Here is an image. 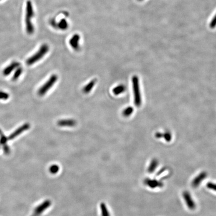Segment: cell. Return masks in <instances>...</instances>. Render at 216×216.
I'll use <instances>...</instances> for the list:
<instances>
[{
    "label": "cell",
    "instance_id": "obj_5",
    "mask_svg": "<svg viewBox=\"0 0 216 216\" xmlns=\"http://www.w3.org/2000/svg\"><path fill=\"white\" fill-rule=\"evenodd\" d=\"M183 197L188 209L190 210H195L196 205L189 192L185 191L183 192Z\"/></svg>",
    "mask_w": 216,
    "mask_h": 216
},
{
    "label": "cell",
    "instance_id": "obj_7",
    "mask_svg": "<svg viewBox=\"0 0 216 216\" xmlns=\"http://www.w3.org/2000/svg\"><path fill=\"white\" fill-rule=\"evenodd\" d=\"M30 128V125L29 123H25L24 125L18 128L14 132L12 133L8 137V140H12L16 137H18L20 134L23 133L25 131L29 130Z\"/></svg>",
    "mask_w": 216,
    "mask_h": 216
},
{
    "label": "cell",
    "instance_id": "obj_3",
    "mask_svg": "<svg viewBox=\"0 0 216 216\" xmlns=\"http://www.w3.org/2000/svg\"><path fill=\"white\" fill-rule=\"evenodd\" d=\"M132 81L134 92V103L136 106L139 107L141 105L142 100L138 78L136 76H134Z\"/></svg>",
    "mask_w": 216,
    "mask_h": 216
},
{
    "label": "cell",
    "instance_id": "obj_25",
    "mask_svg": "<svg viewBox=\"0 0 216 216\" xmlns=\"http://www.w3.org/2000/svg\"><path fill=\"white\" fill-rule=\"evenodd\" d=\"M50 24L54 28H57V24L58 23H57L56 20L54 19H52L50 21Z\"/></svg>",
    "mask_w": 216,
    "mask_h": 216
},
{
    "label": "cell",
    "instance_id": "obj_4",
    "mask_svg": "<svg viewBox=\"0 0 216 216\" xmlns=\"http://www.w3.org/2000/svg\"><path fill=\"white\" fill-rule=\"evenodd\" d=\"M58 77L56 74L51 75L48 81L40 87L38 90V94L39 96H43L46 94L49 90H50L54 84L57 82L58 80Z\"/></svg>",
    "mask_w": 216,
    "mask_h": 216
},
{
    "label": "cell",
    "instance_id": "obj_1",
    "mask_svg": "<svg viewBox=\"0 0 216 216\" xmlns=\"http://www.w3.org/2000/svg\"><path fill=\"white\" fill-rule=\"evenodd\" d=\"M34 16L35 12L33 4L30 0H28L26 2L25 26L26 32L29 35H32L35 32V27L32 22Z\"/></svg>",
    "mask_w": 216,
    "mask_h": 216
},
{
    "label": "cell",
    "instance_id": "obj_11",
    "mask_svg": "<svg viewBox=\"0 0 216 216\" xmlns=\"http://www.w3.org/2000/svg\"><path fill=\"white\" fill-rule=\"evenodd\" d=\"M20 65H21V64L20 63L14 61L3 70V75L5 76L10 75L14 70L17 69L18 68L20 67Z\"/></svg>",
    "mask_w": 216,
    "mask_h": 216
},
{
    "label": "cell",
    "instance_id": "obj_20",
    "mask_svg": "<svg viewBox=\"0 0 216 216\" xmlns=\"http://www.w3.org/2000/svg\"><path fill=\"white\" fill-rule=\"evenodd\" d=\"M133 111H134V109H133V107H127L126 109H125L123 111L122 114H123V115L124 117H129V116L132 114L133 112Z\"/></svg>",
    "mask_w": 216,
    "mask_h": 216
},
{
    "label": "cell",
    "instance_id": "obj_18",
    "mask_svg": "<svg viewBox=\"0 0 216 216\" xmlns=\"http://www.w3.org/2000/svg\"><path fill=\"white\" fill-rule=\"evenodd\" d=\"M9 141L8 138L5 135L3 131L0 129V146L7 144V142Z\"/></svg>",
    "mask_w": 216,
    "mask_h": 216
},
{
    "label": "cell",
    "instance_id": "obj_21",
    "mask_svg": "<svg viewBox=\"0 0 216 216\" xmlns=\"http://www.w3.org/2000/svg\"><path fill=\"white\" fill-rule=\"evenodd\" d=\"M59 167L57 165H53L51 166L50 168V172L52 174H55L57 173L59 171Z\"/></svg>",
    "mask_w": 216,
    "mask_h": 216
},
{
    "label": "cell",
    "instance_id": "obj_13",
    "mask_svg": "<svg viewBox=\"0 0 216 216\" xmlns=\"http://www.w3.org/2000/svg\"><path fill=\"white\" fill-rule=\"evenodd\" d=\"M51 202L50 201L47 200V201H45V202L43 203V204H41L37 208V209L36 210V214H40V213H42V212L46 210V209H47V208H48L51 205Z\"/></svg>",
    "mask_w": 216,
    "mask_h": 216
},
{
    "label": "cell",
    "instance_id": "obj_16",
    "mask_svg": "<svg viewBox=\"0 0 216 216\" xmlns=\"http://www.w3.org/2000/svg\"><path fill=\"white\" fill-rule=\"evenodd\" d=\"M126 90V87L123 85H119L115 87L113 89V93L115 95H119L124 93Z\"/></svg>",
    "mask_w": 216,
    "mask_h": 216
},
{
    "label": "cell",
    "instance_id": "obj_22",
    "mask_svg": "<svg viewBox=\"0 0 216 216\" xmlns=\"http://www.w3.org/2000/svg\"><path fill=\"white\" fill-rule=\"evenodd\" d=\"M9 98V95L5 92L0 91V100H7Z\"/></svg>",
    "mask_w": 216,
    "mask_h": 216
},
{
    "label": "cell",
    "instance_id": "obj_14",
    "mask_svg": "<svg viewBox=\"0 0 216 216\" xmlns=\"http://www.w3.org/2000/svg\"><path fill=\"white\" fill-rule=\"evenodd\" d=\"M159 162L158 160L156 159H153L152 160L149 166L148 167V172L149 173H153L155 171L156 169L158 166Z\"/></svg>",
    "mask_w": 216,
    "mask_h": 216
},
{
    "label": "cell",
    "instance_id": "obj_19",
    "mask_svg": "<svg viewBox=\"0 0 216 216\" xmlns=\"http://www.w3.org/2000/svg\"><path fill=\"white\" fill-rule=\"evenodd\" d=\"M23 71V68L22 67H19L16 70L15 72V73H14V75H13V76L12 78L13 81H16L19 78V77L21 75Z\"/></svg>",
    "mask_w": 216,
    "mask_h": 216
},
{
    "label": "cell",
    "instance_id": "obj_26",
    "mask_svg": "<svg viewBox=\"0 0 216 216\" xmlns=\"http://www.w3.org/2000/svg\"><path fill=\"white\" fill-rule=\"evenodd\" d=\"M0 1H1V0H0Z\"/></svg>",
    "mask_w": 216,
    "mask_h": 216
},
{
    "label": "cell",
    "instance_id": "obj_6",
    "mask_svg": "<svg viewBox=\"0 0 216 216\" xmlns=\"http://www.w3.org/2000/svg\"><path fill=\"white\" fill-rule=\"evenodd\" d=\"M144 183L148 187L153 189L161 188L164 186V184L161 181L156 179H151L150 178H147L144 180Z\"/></svg>",
    "mask_w": 216,
    "mask_h": 216
},
{
    "label": "cell",
    "instance_id": "obj_2",
    "mask_svg": "<svg viewBox=\"0 0 216 216\" xmlns=\"http://www.w3.org/2000/svg\"><path fill=\"white\" fill-rule=\"evenodd\" d=\"M49 51V45L47 44H43L37 52L27 60L26 64L28 66H31L38 62L47 54Z\"/></svg>",
    "mask_w": 216,
    "mask_h": 216
},
{
    "label": "cell",
    "instance_id": "obj_23",
    "mask_svg": "<svg viewBox=\"0 0 216 216\" xmlns=\"http://www.w3.org/2000/svg\"><path fill=\"white\" fill-rule=\"evenodd\" d=\"M207 187L209 189L213 190L216 192V184L212 183V182H209L207 184Z\"/></svg>",
    "mask_w": 216,
    "mask_h": 216
},
{
    "label": "cell",
    "instance_id": "obj_12",
    "mask_svg": "<svg viewBox=\"0 0 216 216\" xmlns=\"http://www.w3.org/2000/svg\"><path fill=\"white\" fill-rule=\"evenodd\" d=\"M96 83H97V79H94L92 80L91 81L88 83L83 89V93L85 94H88L90 93L94 87Z\"/></svg>",
    "mask_w": 216,
    "mask_h": 216
},
{
    "label": "cell",
    "instance_id": "obj_24",
    "mask_svg": "<svg viewBox=\"0 0 216 216\" xmlns=\"http://www.w3.org/2000/svg\"><path fill=\"white\" fill-rule=\"evenodd\" d=\"M3 146V150L4 151L5 154L8 155L10 153V149L9 146L7 144H5V145Z\"/></svg>",
    "mask_w": 216,
    "mask_h": 216
},
{
    "label": "cell",
    "instance_id": "obj_15",
    "mask_svg": "<svg viewBox=\"0 0 216 216\" xmlns=\"http://www.w3.org/2000/svg\"><path fill=\"white\" fill-rule=\"evenodd\" d=\"M57 28L61 30L65 31L68 29L69 24L65 19H62L57 24Z\"/></svg>",
    "mask_w": 216,
    "mask_h": 216
},
{
    "label": "cell",
    "instance_id": "obj_17",
    "mask_svg": "<svg viewBox=\"0 0 216 216\" xmlns=\"http://www.w3.org/2000/svg\"><path fill=\"white\" fill-rule=\"evenodd\" d=\"M100 208L102 213V216H110V213L108 211L106 204L104 203H102L100 204Z\"/></svg>",
    "mask_w": 216,
    "mask_h": 216
},
{
    "label": "cell",
    "instance_id": "obj_8",
    "mask_svg": "<svg viewBox=\"0 0 216 216\" xmlns=\"http://www.w3.org/2000/svg\"><path fill=\"white\" fill-rule=\"evenodd\" d=\"M81 37L78 34H75L73 35L69 40V44L73 49L75 51H79L80 50V41Z\"/></svg>",
    "mask_w": 216,
    "mask_h": 216
},
{
    "label": "cell",
    "instance_id": "obj_9",
    "mask_svg": "<svg viewBox=\"0 0 216 216\" xmlns=\"http://www.w3.org/2000/svg\"><path fill=\"white\" fill-rule=\"evenodd\" d=\"M207 174L206 172H201L197 175L192 182V186L194 188H197L201 185L202 182L207 178Z\"/></svg>",
    "mask_w": 216,
    "mask_h": 216
},
{
    "label": "cell",
    "instance_id": "obj_27",
    "mask_svg": "<svg viewBox=\"0 0 216 216\" xmlns=\"http://www.w3.org/2000/svg\"><path fill=\"white\" fill-rule=\"evenodd\" d=\"M0 147H1V146H0Z\"/></svg>",
    "mask_w": 216,
    "mask_h": 216
},
{
    "label": "cell",
    "instance_id": "obj_10",
    "mask_svg": "<svg viewBox=\"0 0 216 216\" xmlns=\"http://www.w3.org/2000/svg\"><path fill=\"white\" fill-rule=\"evenodd\" d=\"M77 122L74 119H62L58 121L57 125L62 127H73L76 125Z\"/></svg>",
    "mask_w": 216,
    "mask_h": 216
}]
</instances>
